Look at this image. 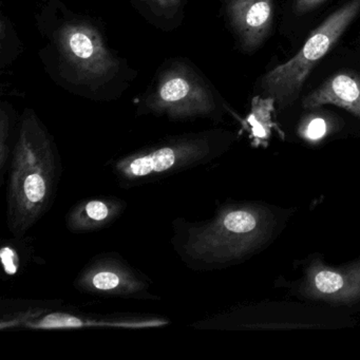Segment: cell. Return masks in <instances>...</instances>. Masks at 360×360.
<instances>
[{"label": "cell", "instance_id": "6da1fadb", "mask_svg": "<svg viewBox=\"0 0 360 360\" xmlns=\"http://www.w3.org/2000/svg\"><path fill=\"white\" fill-rule=\"evenodd\" d=\"M37 56L65 91L96 103L120 100L138 77L110 45L102 22L62 0H39L34 13Z\"/></svg>", "mask_w": 360, "mask_h": 360}, {"label": "cell", "instance_id": "7a4b0ae2", "mask_svg": "<svg viewBox=\"0 0 360 360\" xmlns=\"http://www.w3.org/2000/svg\"><path fill=\"white\" fill-rule=\"evenodd\" d=\"M7 185V227L24 237L51 210L63 174L51 132L32 108L18 120Z\"/></svg>", "mask_w": 360, "mask_h": 360}, {"label": "cell", "instance_id": "3957f363", "mask_svg": "<svg viewBox=\"0 0 360 360\" xmlns=\"http://www.w3.org/2000/svg\"><path fill=\"white\" fill-rule=\"evenodd\" d=\"M220 96L201 69L185 58H170L157 69L136 105V115L188 122L212 119Z\"/></svg>", "mask_w": 360, "mask_h": 360}, {"label": "cell", "instance_id": "277c9868", "mask_svg": "<svg viewBox=\"0 0 360 360\" xmlns=\"http://www.w3.org/2000/svg\"><path fill=\"white\" fill-rule=\"evenodd\" d=\"M172 324L165 316L146 313H94L62 300L3 299L0 330H71L87 328L145 330Z\"/></svg>", "mask_w": 360, "mask_h": 360}, {"label": "cell", "instance_id": "5b68a950", "mask_svg": "<svg viewBox=\"0 0 360 360\" xmlns=\"http://www.w3.org/2000/svg\"><path fill=\"white\" fill-rule=\"evenodd\" d=\"M218 149L216 131L176 134L113 160L110 170L120 187L134 188L204 165Z\"/></svg>", "mask_w": 360, "mask_h": 360}, {"label": "cell", "instance_id": "8992f818", "mask_svg": "<svg viewBox=\"0 0 360 360\" xmlns=\"http://www.w3.org/2000/svg\"><path fill=\"white\" fill-rule=\"evenodd\" d=\"M360 12V0H351L326 18L290 60L271 69L260 82L262 94L279 107L292 104L300 96L314 67L335 47Z\"/></svg>", "mask_w": 360, "mask_h": 360}, {"label": "cell", "instance_id": "52a82bcc", "mask_svg": "<svg viewBox=\"0 0 360 360\" xmlns=\"http://www.w3.org/2000/svg\"><path fill=\"white\" fill-rule=\"evenodd\" d=\"M153 280L121 255L105 252L92 257L79 271L73 288L82 294L106 298L160 300L151 292Z\"/></svg>", "mask_w": 360, "mask_h": 360}, {"label": "cell", "instance_id": "ba28073f", "mask_svg": "<svg viewBox=\"0 0 360 360\" xmlns=\"http://www.w3.org/2000/svg\"><path fill=\"white\" fill-rule=\"evenodd\" d=\"M225 18L243 51L258 49L274 22V0H224Z\"/></svg>", "mask_w": 360, "mask_h": 360}, {"label": "cell", "instance_id": "9c48e42d", "mask_svg": "<svg viewBox=\"0 0 360 360\" xmlns=\"http://www.w3.org/2000/svg\"><path fill=\"white\" fill-rule=\"evenodd\" d=\"M127 206L125 200L115 195L82 200L67 212V229L73 233H87L107 229L121 218Z\"/></svg>", "mask_w": 360, "mask_h": 360}, {"label": "cell", "instance_id": "30bf717a", "mask_svg": "<svg viewBox=\"0 0 360 360\" xmlns=\"http://www.w3.org/2000/svg\"><path fill=\"white\" fill-rule=\"evenodd\" d=\"M326 104L342 107L360 117V75L353 71L336 73L303 100L305 108Z\"/></svg>", "mask_w": 360, "mask_h": 360}, {"label": "cell", "instance_id": "8fae6325", "mask_svg": "<svg viewBox=\"0 0 360 360\" xmlns=\"http://www.w3.org/2000/svg\"><path fill=\"white\" fill-rule=\"evenodd\" d=\"M134 10L153 28L172 32L182 26L187 0H128Z\"/></svg>", "mask_w": 360, "mask_h": 360}, {"label": "cell", "instance_id": "7c38bea8", "mask_svg": "<svg viewBox=\"0 0 360 360\" xmlns=\"http://www.w3.org/2000/svg\"><path fill=\"white\" fill-rule=\"evenodd\" d=\"M33 246L30 238L13 237L4 242L0 250L3 279L9 280L20 275L32 258Z\"/></svg>", "mask_w": 360, "mask_h": 360}, {"label": "cell", "instance_id": "4fadbf2b", "mask_svg": "<svg viewBox=\"0 0 360 360\" xmlns=\"http://www.w3.org/2000/svg\"><path fill=\"white\" fill-rule=\"evenodd\" d=\"M18 120L15 109L11 103L1 102L0 104V185L5 184V176L9 170Z\"/></svg>", "mask_w": 360, "mask_h": 360}, {"label": "cell", "instance_id": "5bb4252c", "mask_svg": "<svg viewBox=\"0 0 360 360\" xmlns=\"http://www.w3.org/2000/svg\"><path fill=\"white\" fill-rule=\"evenodd\" d=\"M24 45L13 24L4 12L0 14V69L11 66L22 53Z\"/></svg>", "mask_w": 360, "mask_h": 360}, {"label": "cell", "instance_id": "9a60e30c", "mask_svg": "<svg viewBox=\"0 0 360 360\" xmlns=\"http://www.w3.org/2000/svg\"><path fill=\"white\" fill-rule=\"evenodd\" d=\"M218 217L227 229L241 235L250 233L257 226L256 218L246 210H231L223 212Z\"/></svg>", "mask_w": 360, "mask_h": 360}, {"label": "cell", "instance_id": "2e32d148", "mask_svg": "<svg viewBox=\"0 0 360 360\" xmlns=\"http://www.w3.org/2000/svg\"><path fill=\"white\" fill-rule=\"evenodd\" d=\"M315 281L318 290L326 294L338 292L343 285V279L341 276L328 271L318 273Z\"/></svg>", "mask_w": 360, "mask_h": 360}, {"label": "cell", "instance_id": "e0dca14e", "mask_svg": "<svg viewBox=\"0 0 360 360\" xmlns=\"http://www.w3.org/2000/svg\"><path fill=\"white\" fill-rule=\"evenodd\" d=\"M326 132V123L321 117H316L307 126V136L311 140H319Z\"/></svg>", "mask_w": 360, "mask_h": 360}, {"label": "cell", "instance_id": "ac0fdd59", "mask_svg": "<svg viewBox=\"0 0 360 360\" xmlns=\"http://www.w3.org/2000/svg\"><path fill=\"white\" fill-rule=\"evenodd\" d=\"M326 0H295L294 11L298 15L313 11L315 8L319 7Z\"/></svg>", "mask_w": 360, "mask_h": 360}]
</instances>
